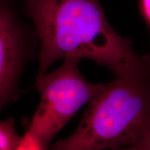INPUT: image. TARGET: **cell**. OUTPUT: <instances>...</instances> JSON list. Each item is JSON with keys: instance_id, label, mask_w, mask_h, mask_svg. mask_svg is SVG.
Listing matches in <instances>:
<instances>
[{"instance_id": "cell-1", "label": "cell", "mask_w": 150, "mask_h": 150, "mask_svg": "<svg viewBox=\"0 0 150 150\" xmlns=\"http://www.w3.org/2000/svg\"><path fill=\"white\" fill-rule=\"evenodd\" d=\"M19 1L40 42L37 77L67 58L91 59L116 78L150 73V63L112 29L99 0Z\"/></svg>"}, {"instance_id": "cell-2", "label": "cell", "mask_w": 150, "mask_h": 150, "mask_svg": "<svg viewBox=\"0 0 150 150\" xmlns=\"http://www.w3.org/2000/svg\"><path fill=\"white\" fill-rule=\"evenodd\" d=\"M88 103L74 132L51 149H131L150 127V74L116 78Z\"/></svg>"}, {"instance_id": "cell-3", "label": "cell", "mask_w": 150, "mask_h": 150, "mask_svg": "<svg viewBox=\"0 0 150 150\" xmlns=\"http://www.w3.org/2000/svg\"><path fill=\"white\" fill-rule=\"evenodd\" d=\"M80 59H65L49 74L36 77L40 101L25 135L47 149L58 133L102 88L87 81L79 69Z\"/></svg>"}, {"instance_id": "cell-4", "label": "cell", "mask_w": 150, "mask_h": 150, "mask_svg": "<svg viewBox=\"0 0 150 150\" xmlns=\"http://www.w3.org/2000/svg\"><path fill=\"white\" fill-rule=\"evenodd\" d=\"M38 38L22 21L13 0H0V112L18 97V83Z\"/></svg>"}, {"instance_id": "cell-5", "label": "cell", "mask_w": 150, "mask_h": 150, "mask_svg": "<svg viewBox=\"0 0 150 150\" xmlns=\"http://www.w3.org/2000/svg\"><path fill=\"white\" fill-rule=\"evenodd\" d=\"M22 138L23 136H20L17 131L13 118L0 121V149L18 150Z\"/></svg>"}, {"instance_id": "cell-6", "label": "cell", "mask_w": 150, "mask_h": 150, "mask_svg": "<svg viewBox=\"0 0 150 150\" xmlns=\"http://www.w3.org/2000/svg\"><path fill=\"white\" fill-rule=\"evenodd\" d=\"M140 10L148 27H150V0H140Z\"/></svg>"}, {"instance_id": "cell-7", "label": "cell", "mask_w": 150, "mask_h": 150, "mask_svg": "<svg viewBox=\"0 0 150 150\" xmlns=\"http://www.w3.org/2000/svg\"><path fill=\"white\" fill-rule=\"evenodd\" d=\"M131 149L134 150H150V127L145 138L138 145H135Z\"/></svg>"}, {"instance_id": "cell-8", "label": "cell", "mask_w": 150, "mask_h": 150, "mask_svg": "<svg viewBox=\"0 0 150 150\" xmlns=\"http://www.w3.org/2000/svg\"><path fill=\"white\" fill-rule=\"evenodd\" d=\"M149 27V34H150V27ZM145 59H147L148 62H149V63H150V53L148 54V55L145 56Z\"/></svg>"}]
</instances>
